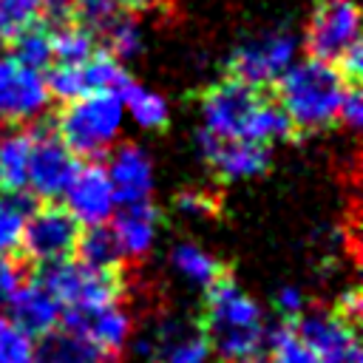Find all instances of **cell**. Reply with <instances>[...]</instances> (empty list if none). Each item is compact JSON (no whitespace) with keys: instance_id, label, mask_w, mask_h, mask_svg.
Instances as JSON below:
<instances>
[{"instance_id":"9","label":"cell","mask_w":363,"mask_h":363,"mask_svg":"<svg viewBox=\"0 0 363 363\" xmlns=\"http://www.w3.org/2000/svg\"><path fill=\"white\" fill-rule=\"evenodd\" d=\"M295 37L289 31H267L241 43L227 60V77L250 82L255 88H272L278 77L292 65Z\"/></svg>"},{"instance_id":"12","label":"cell","mask_w":363,"mask_h":363,"mask_svg":"<svg viewBox=\"0 0 363 363\" xmlns=\"http://www.w3.org/2000/svg\"><path fill=\"white\" fill-rule=\"evenodd\" d=\"M292 329L306 343V349L315 354L318 363H363L354 326L337 318L335 312H318V315L298 318Z\"/></svg>"},{"instance_id":"30","label":"cell","mask_w":363,"mask_h":363,"mask_svg":"<svg viewBox=\"0 0 363 363\" xmlns=\"http://www.w3.org/2000/svg\"><path fill=\"white\" fill-rule=\"evenodd\" d=\"M0 363H34V337L11 318H0Z\"/></svg>"},{"instance_id":"24","label":"cell","mask_w":363,"mask_h":363,"mask_svg":"<svg viewBox=\"0 0 363 363\" xmlns=\"http://www.w3.org/2000/svg\"><path fill=\"white\" fill-rule=\"evenodd\" d=\"M119 99H122L125 111L133 116V122H136L139 128H147V130H162V128H167L170 111H167V102H164L159 94H153V91H147V88L130 82V85L122 91Z\"/></svg>"},{"instance_id":"32","label":"cell","mask_w":363,"mask_h":363,"mask_svg":"<svg viewBox=\"0 0 363 363\" xmlns=\"http://www.w3.org/2000/svg\"><path fill=\"white\" fill-rule=\"evenodd\" d=\"M173 204L184 216H216L218 213V201L210 193H201V190H179Z\"/></svg>"},{"instance_id":"23","label":"cell","mask_w":363,"mask_h":363,"mask_svg":"<svg viewBox=\"0 0 363 363\" xmlns=\"http://www.w3.org/2000/svg\"><path fill=\"white\" fill-rule=\"evenodd\" d=\"M96 51V34L74 20H60L51 28V60L57 65H79Z\"/></svg>"},{"instance_id":"21","label":"cell","mask_w":363,"mask_h":363,"mask_svg":"<svg viewBox=\"0 0 363 363\" xmlns=\"http://www.w3.org/2000/svg\"><path fill=\"white\" fill-rule=\"evenodd\" d=\"M31 128L9 130L0 136V193H23L28 187Z\"/></svg>"},{"instance_id":"38","label":"cell","mask_w":363,"mask_h":363,"mask_svg":"<svg viewBox=\"0 0 363 363\" xmlns=\"http://www.w3.org/2000/svg\"><path fill=\"white\" fill-rule=\"evenodd\" d=\"M116 6H122V9H128V11H136V9H145V6H150L153 0H113Z\"/></svg>"},{"instance_id":"18","label":"cell","mask_w":363,"mask_h":363,"mask_svg":"<svg viewBox=\"0 0 363 363\" xmlns=\"http://www.w3.org/2000/svg\"><path fill=\"white\" fill-rule=\"evenodd\" d=\"M105 170L113 184L116 204L147 201L150 187H153V164L142 147H136V145L116 147V153L111 156V167H105Z\"/></svg>"},{"instance_id":"14","label":"cell","mask_w":363,"mask_h":363,"mask_svg":"<svg viewBox=\"0 0 363 363\" xmlns=\"http://www.w3.org/2000/svg\"><path fill=\"white\" fill-rule=\"evenodd\" d=\"M196 142H199L201 156L210 164V170L224 182H241V179L261 176L269 164V147H264V145L218 139V136L207 133L204 128L196 133Z\"/></svg>"},{"instance_id":"6","label":"cell","mask_w":363,"mask_h":363,"mask_svg":"<svg viewBox=\"0 0 363 363\" xmlns=\"http://www.w3.org/2000/svg\"><path fill=\"white\" fill-rule=\"evenodd\" d=\"M79 233H82V224L68 213V207L45 201L43 207H34L28 213L20 252L26 255V261L48 267V264L74 258Z\"/></svg>"},{"instance_id":"13","label":"cell","mask_w":363,"mask_h":363,"mask_svg":"<svg viewBox=\"0 0 363 363\" xmlns=\"http://www.w3.org/2000/svg\"><path fill=\"white\" fill-rule=\"evenodd\" d=\"M48 88L40 71L20 65L14 57H0V119L26 122L48 105Z\"/></svg>"},{"instance_id":"11","label":"cell","mask_w":363,"mask_h":363,"mask_svg":"<svg viewBox=\"0 0 363 363\" xmlns=\"http://www.w3.org/2000/svg\"><path fill=\"white\" fill-rule=\"evenodd\" d=\"M136 346L150 363H207L213 352L201 320L193 318H164Z\"/></svg>"},{"instance_id":"16","label":"cell","mask_w":363,"mask_h":363,"mask_svg":"<svg viewBox=\"0 0 363 363\" xmlns=\"http://www.w3.org/2000/svg\"><path fill=\"white\" fill-rule=\"evenodd\" d=\"M60 323L108 357H113L130 335V318L119 303L99 309H62Z\"/></svg>"},{"instance_id":"27","label":"cell","mask_w":363,"mask_h":363,"mask_svg":"<svg viewBox=\"0 0 363 363\" xmlns=\"http://www.w3.org/2000/svg\"><path fill=\"white\" fill-rule=\"evenodd\" d=\"M11 57L34 71H43L51 62V26L45 20H37L26 31H20L11 40Z\"/></svg>"},{"instance_id":"28","label":"cell","mask_w":363,"mask_h":363,"mask_svg":"<svg viewBox=\"0 0 363 363\" xmlns=\"http://www.w3.org/2000/svg\"><path fill=\"white\" fill-rule=\"evenodd\" d=\"M45 0H0V40L11 43L20 31L43 20Z\"/></svg>"},{"instance_id":"35","label":"cell","mask_w":363,"mask_h":363,"mask_svg":"<svg viewBox=\"0 0 363 363\" xmlns=\"http://www.w3.org/2000/svg\"><path fill=\"white\" fill-rule=\"evenodd\" d=\"M275 309H278L289 323H295V320L301 318V312H303V295H301V289H295V286H281L278 295H275Z\"/></svg>"},{"instance_id":"1","label":"cell","mask_w":363,"mask_h":363,"mask_svg":"<svg viewBox=\"0 0 363 363\" xmlns=\"http://www.w3.org/2000/svg\"><path fill=\"white\" fill-rule=\"evenodd\" d=\"M204 130L218 139H238L269 147L278 139H295V130L272 96V88H255L224 77L201 91Z\"/></svg>"},{"instance_id":"15","label":"cell","mask_w":363,"mask_h":363,"mask_svg":"<svg viewBox=\"0 0 363 363\" xmlns=\"http://www.w3.org/2000/svg\"><path fill=\"white\" fill-rule=\"evenodd\" d=\"M65 199H68V213L79 221V224H105L111 216H113V207H116V196H113V184L108 179V170L99 164V162H88V164H79L68 190H65Z\"/></svg>"},{"instance_id":"19","label":"cell","mask_w":363,"mask_h":363,"mask_svg":"<svg viewBox=\"0 0 363 363\" xmlns=\"http://www.w3.org/2000/svg\"><path fill=\"white\" fill-rule=\"evenodd\" d=\"M159 227V210L150 201H136V204H122V213L113 218L111 230L122 247L125 255H145L153 247Z\"/></svg>"},{"instance_id":"36","label":"cell","mask_w":363,"mask_h":363,"mask_svg":"<svg viewBox=\"0 0 363 363\" xmlns=\"http://www.w3.org/2000/svg\"><path fill=\"white\" fill-rule=\"evenodd\" d=\"M360 306H363L360 292H357V289H349V292H343V295L337 298V306H335L332 312H335L337 318H343L346 323L357 326V320H360Z\"/></svg>"},{"instance_id":"4","label":"cell","mask_w":363,"mask_h":363,"mask_svg":"<svg viewBox=\"0 0 363 363\" xmlns=\"http://www.w3.org/2000/svg\"><path fill=\"white\" fill-rule=\"evenodd\" d=\"M125 105L116 94H85L62 102L54 116V133L74 156L105 153L122 130Z\"/></svg>"},{"instance_id":"3","label":"cell","mask_w":363,"mask_h":363,"mask_svg":"<svg viewBox=\"0 0 363 363\" xmlns=\"http://www.w3.org/2000/svg\"><path fill=\"white\" fill-rule=\"evenodd\" d=\"M352 82L343 79V74L320 60H301L292 62L275 82V102L286 113L295 139L312 136L318 130H326L337 122V111L343 102V94Z\"/></svg>"},{"instance_id":"25","label":"cell","mask_w":363,"mask_h":363,"mask_svg":"<svg viewBox=\"0 0 363 363\" xmlns=\"http://www.w3.org/2000/svg\"><path fill=\"white\" fill-rule=\"evenodd\" d=\"M31 210L34 204L26 193H0V255L20 252L23 227Z\"/></svg>"},{"instance_id":"31","label":"cell","mask_w":363,"mask_h":363,"mask_svg":"<svg viewBox=\"0 0 363 363\" xmlns=\"http://www.w3.org/2000/svg\"><path fill=\"white\" fill-rule=\"evenodd\" d=\"M105 40H108V48L116 60H128V57H136L139 48H142V34H139V26L128 17H113L105 28H102Z\"/></svg>"},{"instance_id":"5","label":"cell","mask_w":363,"mask_h":363,"mask_svg":"<svg viewBox=\"0 0 363 363\" xmlns=\"http://www.w3.org/2000/svg\"><path fill=\"white\" fill-rule=\"evenodd\" d=\"M62 309H99L111 306L122 295V275L108 269H94L79 258H65L43 267L37 278Z\"/></svg>"},{"instance_id":"10","label":"cell","mask_w":363,"mask_h":363,"mask_svg":"<svg viewBox=\"0 0 363 363\" xmlns=\"http://www.w3.org/2000/svg\"><path fill=\"white\" fill-rule=\"evenodd\" d=\"M79 162L77 156L60 142L54 128H31V159H28V187L37 199L54 201L65 196Z\"/></svg>"},{"instance_id":"20","label":"cell","mask_w":363,"mask_h":363,"mask_svg":"<svg viewBox=\"0 0 363 363\" xmlns=\"http://www.w3.org/2000/svg\"><path fill=\"white\" fill-rule=\"evenodd\" d=\"M34 363H111L96 346L68 329H54L34 346Z\"/></svg>"},{"instance_id":"34","label":"cell","mask_w":363,"mask_h":363,"mask_svg":"<svg viewBox=\"0 0 363 363\" xmlns=\"http://www.w3.org/2000/svg\"><path fill=\"white\" fill-rule=\"evenodd\" d=\"M337 119L349 128H360L363 122V96H360V88L357 85H349L346 94H343V102H340V111H337Z\"/></svg>"},{"instance_id":"22","label":"cell","mask_w":363,"mask_h":363,"mask_svg":"<svg viewBox=\"0 0 363 363\" xmlns=\"http://www.w3.org/2000/svg\"><path fill=\"white\" fill-rule=\"evenodd\" d=\"M77 255L82 264H88L94 269H108V272H119L122 258H125V252L108 224H94L85 233H79Z\"/></svg>"},{"instance_id":"26","label":"cell","mask_w":363,"mask_h":363,"mask_svg":"<svg viewBox=\"0 0 363 363\" xmlns=\"http://www.w3.org/2000/svg\"><path fill=\"white\" fill-rule=\"evenodd\" d=\"M170 258H173V267L187 281H193L201 289H207L221 272H227V267L221 261H216L207 250H201L199 244H179V247H173V255Z\"/></svg>"},{"instance_id":"17","label":"cell","mask_w":363,"mask_h":363,"mask_svg":"<svg viewBox=\"0 0 363 363\" xmlns=\"http://www.w3.org/2000/svg\"><path fill=\"white\" fill-rule=\"evenodd\" d=\"M60 315L62 306L40 281L20 284L17 292L9 298V318L31 337H43L54 332L60 326Z\"/></svg>"},{"instance_id":"7","label":"cell","mask_w":363,"mask_h":363,"mask_svg":"<svg viewBox=\"0 0 363 363\" xmlns=\"http://www.w3.org/2000/svg\"><path fill=\"white\" fill-rule=\"evenodd\" d=\"M360 45V9L354 0H318L306 26V51L312 60L337 65Z\"/></svg>"},{"instance_id":"8","label":"cell","mask_w":363,"mask_h":363,"mask_svg":"<svg viewBox=\"0 0 363 363\" xmlns=\"http://www.w3.org/2000/svg\"><path fill=\"white\" fill-rule=\"evenodd\" d=\"M130 82H133L130 74L105 48L94 51L79 65H54L45 74L48 94L60 96L62 102L77 99V96H85V94H116V96H122V91Z\"/></svg>"},{"instance_id":"33","label":"cell","mask_w":363,"mask_h":363,"mask_svg":"<svg viewBox=\"0 0 363 363\" xmlns=\"http://www.w3.org/2000/svg\"><path fill=\"white\" fill-rule=\"evenodd\" d=\"M23 284V267L11 255H0V303H9V298Z\"/></svg>"},{"instance_id":"29","label":"cell","mask_w":363,"mask_h":363,"mask_svg":"<svg viewBox=\"0 0 363 363\" xmlns=\"http://www.w3.org/2000/svg\"><path fill=\"white\" fill-rule=\"evenodd\" d=\"M269 343V357L267 363H318L315 354L306 349V343L295 335L292 323H284L267 335Z\"/></svg>"},{"instance_id":"2","label":"cell","mask_w":363,"mask_h":363,"mask_svg":"<svg viewBox=\"0 0 363 363\" xmlns=\"http://www.w3.org/2000/svg\"><path fill=\"white\" fill-rule=\"evenodd\" d=\"M199 320L210 337V349L224 363H247L267 343L261 309L235 284L230 269L204 289V315Z\"/></svg>"},{"instance_id":"37","label":"cell","mask_w":363,"mask_h":363,"mask_svg":"<svg viewBox=\"0 0 363 363\" xmlns=\"http://www.w3.org/2000/svg\"><path fill=\"white\" fill-rule=\"evenodd\" d=\"M79 0H51V6H54V14L60 17V20H65L68 17V9L71 6H77Z\"/></svg>"}]
</instances>
